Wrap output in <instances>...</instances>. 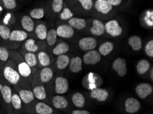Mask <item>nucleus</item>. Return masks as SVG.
<instances>
[{
    "label": "nucleus",
    "instance_id": "1",
    "mask_svg": "<svg viewBox=\"0 0 153 114\" xmlns=\"http://www.w3.org/2000/svg\"><path fill=\"white\" fill-rule=\"evenodd\" d=\"M0 77L10 84L14 89L27 81L21 76L17 66L10 60H8L0 70Z\"/></svg>",
    "mask_w": 153,
    "mask_h": 114
},
{
    "label": "nucleus",
    "instance_id": "2",
    "mask_svg": "<svg viewBox=\"0 0 153 114\" xmlns=\"http://www.w3.org/2000/svg\"><path fill=\"white\" fill-rule=\"evenodd\" d=\"M117 9L112 6L106 0H94L91 15L101 21H108L117 15Z\"/></svg>",
    "mask_w": 153,
    "mask_h": 114
},
{
    "label": "nucleus",
    "instance_id": "3",
    "mask_svg": "<svg viewBox=\"0 0 153 114\" xmlns=\"http://www.w3.org/2000/svg\"><path fill=\"white\" fill-rule=\"evenodd\" d=\"M9 60H12L17 67L19 73L24 79L30 81L36 71L32 69L24 59L18 50H9Z\"/></svg>",
    "mask_w": 153,
    "mask_h": 114
},
{
    "label": "nucleus",
    "instance_id": "4",
    "mask_svg": "<svg viewBox=\"0 0 153 114\" xmlns=\"http://www.w3.org/2000/svg\"><path fill=\"white\" fill-rule=\"evenodd\" d=\"M94 0H65L74 15L79 17L91 15Z\"/></svg>",
    "mask_w": 153,
    "mask_h": 114
},
{
    "label": "nucleus",
    "instance_id": "5",
    "mask_svg": "<svg viewBox=\"0 0 153 114\" xmlns=\"http://www.w3.org/2000/svg\"><path fill=\"white\" fill-rule=\"evenodd\" d=\"M1 79L3 86L0 93V104L1 105L4 112L6 114H13L12 105H11L13 88L1 78Z\"/></svg>",
    "mask_w": 153,
    "mask_h": 114
},
{
    "label": "nucleus",
    "instance_id": "6",
    "mask_svg": "<svg viewBox=\"0 0 153 114\" xmlns=\"http://www.w3.org/2000/svg\"><path fill=\"white\" fill-rule=\"evenodd\" d=\"M24 111L28 114H61L51 104L37 100L25 107Z\"/></svg>",
    "mask_w": 153,
    "mask_h": 114
},
{
    "label": "nucleus",
    "instance_id": "7",
    "mask_svg": "<svg viewBox=\"0 0 153 114\" xmlns=\"http://www.w3.org/2000/svg\"><path fill=\"white\" fill-rule=\"evenodd\" d=\"M29 38V34L23 29H15L11 30L10 37L4 46L9 50H18L21 45Z\"/></svg>",
    "mask_w": 153,
    "mask_h": 114
},
{
    "label": "nucleus",
    "instance_id": "8",
    "mask_svg": "<svg viewBox=\"0 0 153 114\" xmlns=\"http://www.w3.org/2000/svg\"><path fill=\"white\" fill-rule=\"evenodd\" d=\"M22 99L24 109L28 107L35 101L33 92L32 91L30 81H26L15 89Z\"/></svg>",
    "mask_w": 153,
    "mask_h": 114
},
{
    "label": "nucleus",
    "instance_id": "9",
    "mask_svg": "<svg viewBox=\"0 0 153 114\" xmlns=\"http://www.w3.org/2000/svg\"><path fill=\"white\" fill-rule=\"evenodd\" d=\"M104 81L102 76L98 73L90 72L86 74L82 78V85L87 90H92L98 88H101Z\"/></svg>",
    "mask_w": 153,
    "mask_h": 114
},
{
    "label": "nucleus",
    "instance_id": "10",
    "mask_svg": "<svg viewBox=\"0 0 153 114\" xmlns=\"http://www.w3.org/2000/svg\"><path fill=\"white\" fill-rule=\"evenodd\" d=\"M55 73L56 71L53 66L43 67V68H40L37 70L32 78L46 86L52 82L53 79L54 78Z\"/></svg>",
    "mask_w": 153,
    "mask_h": 114
},
{
    "label": "nucleus",
    "instance_id": "11",
    "mask_svg": "<svg viewBox=\"0 0 153 114\" xmlns=\"http://www.w3.org/2000/svg\"><path fill=\"white\" fill-rule=\"evenodd\" d=\"M48 95L50 104L56 110L65 111V112H69L71 111L69 100L65 96L55 94H48Z\"/></svg>",
    "mask_w": 153,
    "mask_h": 114
},
{
    "label": "nucleus",
    "instance_id": "12",
    "mask_svg": "<svg viewBox=\"0 0 153 114\" xmlns=\"http://www.w3.org/2000/svg\"><path fill=\"white\" fill-rule=\"evenodd\" d=\"M30 85L32 91L33 92L36 100L45 102V103L50 104V100L48 99L47 88H46L45 85L34 79V78H32L30 81Z\"/></svg>",
    "mask_w": 153,
    "mask_h": 114
},
{
    "label": "nucleus",
    "instance_id": "13",
    "mask_svg": "<svg viewBox=\"0 0 153 114\" xmlns=\"http://www.w3.org/2000/svg\"><path fill=\"white\" fill-rule=\"evenodd\" d=\"M20 46L26 51L34 53H37L41 51H47L45 41L39 40L34 38H27Z\"/></svg>",
    "mask_w": 153,
    "mask_h": 114
},
{
    "label": "nucleus",
    "instance_id": "14",
    "mask_svg": "<svg viewBox=\"0 0 153 114\" xmlns=\"http://www.w3.org/2000/svg\"><path fill=\"white\" fill-rule=\"evenodd\" d=\"M105 33L110 36L116 38L121 36L123 33V27L116 19H110L104 23Z\"/></svg>",
    "mask_w": 153,
    "mask_h": 114
},
{
    "label": "nucleus",
    "instance_id": "15",
    "mask_svg": "<svg viewBox=\"0 0 153 114\" xmlns=\"http://www.w3.org/2000/svg\"><path fill=\"white\" fill-rule=\"evenodd\" d=\"M88 30L94 36H102L105 33L104 23L98 18H93L88 20Z\"/></svg>",
    "mask_w": 153,
    "mask_h": 114
},
{
    "label": "nucleus",
    "instance_id": "16",
    "mask_svg": "<svg viewBox=\"0 0 153 114\" xmlns=\"http://www.w3.org/2000/svg\"><path fill=\"white\" fill-rule=\"evenodd\" d=\"M53 89L55 94L62 95L68 92L69 86L68 79L61 75H58L53 79Z\"/></svg>",
    "mask_w": 153,
    "mask_h": 114
},
{
    "label": "nucleus",
    "instance_id": "17",
    "mask_svg": "<svg viewBox=\"0 0 153 114\" xmlns=\"http://www.w3.org/2000/svg\"><path fill=\"white\" fill-rule=\"evenodd\" d=\"M65 0H49L48 6L45 9V14L47 13L52 18H58L63 7Z\"/></svg>",
    "mask_w": 153,
    "mask_h": 114
},
{
    "label": "nucleus",
    "instance_id": "18",
    "mask_svg": "<svg viewBox=\"0 0 153 114\" xmlns=\"http://www.w3.org/2000/svg\"><path fill=\"white\" fill-rule=\"evenodd\" d=\"M36 54L38 60L39 68L51 66L54 63L55 60L53 57L54 56L48 51H41Z\"/></svg>",
    "mask_w": 153,
    "mask_h": 114
},
{
    "label": "nucleus",
    "instance_id": "19",
    "mask_svg": "<svg viewBox=\"0 0 153 114\" xmlns=\"http://www.w3.org/2000/svg\"><path fill=\"white\" fill-rule=\"evenodd\" d=\"M112 68L120 77H124L128 73L126 60L124 58L119 57L112 63Z\"/></svg>",
    "mask_w": 153,
    "mask_h": 114
},
{
    "label": "nucleus",
    "instance_id": "20",
    "mask_svg": "<svg viewBox=\"0 0 153 114\" xmlns=\"http://www.w3.org/2000/svg\"><path fill=\"white\" fill-rule=\"evenodd\" d=\"M56 31L58 37L63 39H70L75 34V29L64 22H61L58 25Z\"/></svg>",
    "mask_w": 153,
    "mask_h": 114
},
{
    "label": "nucleus",
    "instance_id": "21",
    "mask_svg": "<svg viewBox=\"0 0 153 114\" xmlns=\"http://www.w3.org/2000/svg\"><path fill=\"white\" fill-rule=\"evenodd\" d=\"M101 59L102 56L98 51V50L96 49L86 51L82 57L83 64L86 65H91V66L98 64L101 61Z\"/></svg>",
    "mask_w": 153,
    "mask_h": 114
},
{
    "label": "nucleus",
    "instance_id": "22",
    "mask_svg": "<svg viewBox=\"0 0 153 114\" xmlns=\"http://www.w3.org/2000/svg\"><path fill=\"white\" fill-rule=\"evenodd\" d=\"M78 45L80 50L83 51H88L96 49L98 46V40L94 37H83L78 40Z\"/></svg>",
    "mask_w": 153,
    "mask_h": 114
},
{
    "label": "nucleus",
    "instance_id": "23",
    "mask_svg": "<svg viewBox=\"0 0 153 114\" xmlns=\"http://www.w3.org/2000/svg\"><path fill=\"white\" fill-rule=\"evenodd\" d=\"M141 104L137 99L128 97L124 101V110L127 113L135 114L140 111Z\"/></svg>",
    "mask_w": 153,
    "mask_h": 114
},
{
    "label": "nucleus",
    "instance_id": "24",
    "mask_svg": "<svg viewBox=\"0 0 153 114\" xmlns=\"http://www.w3.org/2000/svg\"><path fill=\"white\" fill-rule=\"evenodd\" d=\"M18 51H19L21 54H22L25 62H26L32 69L36 71L37 70L39 69V66L38 60H37L36 53L27 52L25 50H24L22 47H21V46H19V48L18 49Z\"/></svg>",
    "mask_w": 153,
    "mask_h": 114
},
{
    "label": "nucleus",
    "instance_id": "25",
    "mask_svg": "<svg viewBox=\"0 0 153 114\" xmlns=\"http://www.w3.org/2000/svg\"><path fill=\"white\" fill-rule=\"evenodd\" d=\"M153 88L148 83H141L135 87V93L140 99H146L152 94Z\"/></svg>",
    "mask_w": 153,
    "mask_h": 114
},
{
    "label": "nucleus",
    "instance_id": "26",
    "mask_svg": "<svg viewBox=\"0 0 153 114\" xmlns=\"http://www.w3.org/2000/svg\"><path fill=\"white\" fill-rule=\"evenodd\" d=\"M64 23L69 25L72 28L78 31H85L88 28V20L83 17H74Z\"/></svg>",
    "mask_w": 153,
    "mask_h": 114
},
{
    "label": "nucleus",
    "instance_id": "27",
    "mask_svg": "<svg viewBox=\"0 0 153 114\" xmlns=\"http://www.w3.org/2000/svg\"><path fill=\"white\" fill-rule=\"evenodd\" d=\"M11 105L13 111V114H24V107L22 99L18 94L17 92L13 88L12 95V102Z\"/></svg>",
    "mask_w": 153,
    "mask_h": 114
},
{
    "label": "nucleus",
    "instance_id": "28",
    "mask_svg": "<svg viewBox=\"0 0 153 114\" xmlns=\"http://www.w3.org/2000/svg\"><path fill=\"white\" fill-rule=\"evenodd\" d=\"M89 96L92 99L96 100L98 102H105L107 101L109 96V92L107 90L102 88H98L96 89L90 90Z\"/></svg>",
    "mask_w": 153,
    "mask_h": 114
},
{
    "label": "nucleus",
    "instance_id": "29",
    "mask_svg": "<svg viewBox=\"0 0 153 114\" xmlns=\"http://www.w3.org/2000/svg\"><path fill=\"white\" fill-rule=\"evenodd\" d=\"M20 24L22 29L26 32L28 34L34 32L36 24L34 19H32L29 15H23L20 19Z\"/></svg>",
    "mask_w": 153,
    "mask_h": 114
},
{
    "label": "nucleus",
    "instance_id": "30",
    "mask_svg": "<svg viewBox=\"0 0 153 114\" xmlns=\"http://www.w3.org/2000/svg\"><path fill=\"white\" fill-rule=\"evenodd\" d=\"M140 22L143 27L147 29H152L153 27V10L147 9L143 12L140 17Z\"/></svg>",
    "mask_w": 153,
    "mask_h": 114
},
{
    "label": "nucleus",
    "instance_id": "31",
    "mask_svg": "<svg viewBox=\"0 0 153 114\" xmlns=\"http://www.w3.org/2000/svg\"><path fill=\"white\" fill-rule=\"evenodd\" d=\"M70 60L71 58L68 54L61 55L56 57V59L55 60L52 66H55V71L56 70L59 71H64L68 67Z\"/></svg>",
    "mask_w": 153,
    "mask_h": 114
},
{
    "label": "nucleus",
    "instance_id": "32",
    "mask_svg": "<svg viewBox=\"0 0 153 114\" xmlns=\"http://www.w3.org/2000/svg\"><path fill=\"white\" fill-rule=\"evenodd\" d=\"M69 51V45L66 42L62 41L59 43H56L52 49L50 51V53L53 56L57 57L61 55L67 54Z\"/></svg>",
    "mask_w": 153,
    "mask_h": 114
},
{
    "label": "nucleus",
    "instance_id": "33",
    "mask_svg": "<svg viewBox=\"0 0 153 114\" xmlns=\"http://www.w3.org/2000/svg\"><path fill=\"white\" fill-rule=\"evenodd\" d=\"M57 38L58 36L56 34V29L52 28L48 30L47 36L45 39V44H46V50L48 52L54 47V45L57 43Z\"/></svg>",
    "mask_w": 153,
    "mask_h": 114
},
{
    "label": "nucleus",
    "instance_id": "34",
    "mask_svg": "<svg viewBox=\"0 0 153 114\" xmlns=\"http://www.w3.org/2000/svg\"><path fill=\"white\" fill-rule=\"evenodd\" d=\"M82 60L80 56L71 57L69 64V69L73 73H78L82 70Z\"/></svg>",
    "mask_w": 153,
    "mask_h": 114
},
{
    "label": "nucleus",
    "instance_id": "35",
    "mask_svg": "<svg viewBox=\"0 0 153 114\" xmlns=\"http://www.w3.org/2000/svg\"><path fill=\"white\" fill-rule=\"evenodd\" d=\"M48 27L43 23H39L35 25L34 33L36 39L39 40L45 41L48 34Z\"/></svg>",
    "mask_w": 153,
    "mask_h": 114
},
{
    "label": "nucleus",
    "instance_id": "36",
    "mask_svg": "<svg viewBox=\"0 0 153 114\" xmlns=\"http://www.w3.org/2000/svg\"><path fill=\"white\" fill-rule=\"evenodd\" d=\"M128 44L134 51H140L143 47V41L140 36L133 35L128 38Z\"/></svg>",
    "mask_w": 153,
    "mask_h": 114
},
{
    "label": "nucleus",
    "instance_id": "37",
    "mask_svg": "<svg viewBox=\"0 0 153 114\" xmlns=\"http://www.w3.org/2000/svg\"><path fill=\"white\" fill-rule=\"evenodd\" d=\"M71 101L74 107L78 109H82L85 106L86 99L80 92H74L71 96Z\"/></svg>",
    "mask_w": 153,
    "mask_h": 114
},
{
    "label": "nucleus",
    "instance_id": "38",
    "mask_svg": "<svg viewBox=\"0 0 153 114\" xmlns=\"http://www.w3.org/2000/svg\"><path fill=\"white\" fill-rule=\"evenodd\" d=\"M115 49V45L112 42L105 41L99 46L98 51L100 54L101 56H107Z\"/></svg>",
    "mask_w": 153,
    "mask_h": 114
},
{
    "label": "nucleus",
    "instance_id": "39",
    "mask_svg": "<svg viewBox=\"0 0 153 114\" xmlns=\"http://www.w3.org/2000/svg\"><path fill=\"white\" fill-rule=\"evenodd\" d=\"M151 64L148 60L146 59L140 60L136 65V71L140 75H144L151 68Z\"/></svg>",
    "mask_w": 153,
    "mask_h": 114
},
{
    "label": "nucleus",
    "instance_id": "40",
    "mask_svg": "<svg viewBox=\"0 0 153 114\" xmlns=\"http://www.w3.org/2000/svg\"><path fill=\"white\" fill-rule=\"evenodd\" d=\"M74 16H75V15H74L73 12L69 9L65 2H64L62 10L59 15V17H58L59 20L61 22H66L67 21L74 17Z\"/></svg>",
    "mask_w": 153,
    "mask_h": 114
},
{
    "label": "nucleus",
    "instance_id": "41",
    "mask_svg": "<svg viewBox=\"0 0 153 114\" xmlns=\"http://www.w3.org/2000/svg\"><path fill=\"white\" fill-rule=\"evenodd\" d=\"M11 29L7 25L0 23V40L1 42V45H5L8 42L10 37Z\"/></svg>",
    "mask_w": 153,
    "mask_h": 114
},
{
    "label": "nucleus",
    "instance_id": "42",
    "mask_svg": "<svg viewBox=\"0 0 153 114\" xmlns=\"http://www.w3.org/2000/svg\"><path fill=\"white\" fill-rule=\"evenodd\" d=\"M29 16L32 18V19H35V20L42 19V18L45 17V9L43 8H41V7L33 8L32 10L30 11Z\"/></svg>",
    "mask_w": 153,
    "mask_h": 114
},
{
    "label": "nucleus",
    "instance_id": "43",
    "mask_svg": "<svg viewBox=\"0 0 153 114\" xmlns=\"http://www.w3.org/2000/svg\"><path fill=\"white\" fill-rule=\"evenodd\" d=\"M9 60V49L3 45L0 46V70Z\"/></svg>",
    "mask_w": 153,
    "mask_h": 114
},
{
    "label": "nucleus",
    "instance_id": "44",
    "mask_svg": "<svg viewBox=\"0 0 153 114\" xmlns=\"http://www.w3.org/2000/svg\"><path fill=\"white\" fill-rule=\"evenodd\" d=\"M1 23L9 27L15 25V23H16V18L15 15L13 13H11V12L6 13L5 15H4Z\"/></svg>",
    "mask_w": 153,
    "mask_h": 114
},
{
    "label": "nucleus",
    "instance_id": "45",
    "mask_svg": "<svg viewBox=\"0 0 153 114\" xmlns=\"http://www.w3.org/2000/svg\"><path fill=\"white\" fill-rule=\"evenodd\" d=\"M3 8L7 10H13L17 8V2L16 0H1Z\"/></svg>",
    "mask_w": 153,
    "mask_h": 114
},
{
    "label": "nucleus",
    "instance_id": "46",
    "mask_svg": "<svg viewBox=\"0 0 153 114\" xmlns=\"http://www.w3.org/2000/svg\"><path fill=\"white\" fill-rule=\"evenodd\" d=\"M144 52L148 57H153V40H148L144 47Z\"/></svg>",
    "mask_w": 153,
    "mask_h": 114
},
{
    "label": "nucleus",
    "instance_id": "47",
    "mask_svg": "<svg viewBox=\"0 0 153 114\" xmlns=\"http://www.w3.org/2000/svg\"><path fill=\"white\" fill-rule=\"evenodd\" d=\"M111 6L114 7L116 9L122 8L126 4L124 0H106Z\"/></svg>",
    "mask_w": 153,
    "mask_h": 114
},
{
    "label": "nucleus",
    "instance_id": "48",
    "mask_svg": "<svg viewBox=\"0 0 153 114\" xmlns=\"http://www.w3.org/2000/svg\"><path fill=\"white\" fill-rule=\"evenodd\" d=\"M69 114H91L90 111L87 110H85V109H74V110H71Z\"/></svg>",
    "mask_w": 153,
    "mask_h": 114
},
{
    "label": "nucleus",
    "instance_id": "49",
    "mask_svg": "<svg viewBox=\"0 0 153 114\" xmlns=\"http://www.w3.org/2000/svg\"><path fill=\"white\" fill-rule=\"evenodd\" d=\"M149 72V78H150V81H153V67L152 66H151V68H150V71H148Z\"/></svg>",
    "mask_w": 153,
    "mask_h": 114
},
{
    "label": "nucleus",
    "instance_id": "50",
    "mask_svg": "<svg viewBox=\"0 0 153 114\" xmlns=\"http://www.w3.org/2000/svg\"><path fill=\"white\" fill-rule=\"evenodd\" d=\"M3 9H4V8H3V6H2V4H1V2H0V15H1L2 11H3Z\"/></svg>",
    "mask_w": 153,
    "mask_h": 114
},
{
    "label": "nucleus",
    "instance_id": "51",
    "mask_svg": "<svg viewBox=\"0 0 153 114\" xmlns=\"http://www.w3.org/2000/svg\"><path fill=\"white\" fill-rule=\"evenodd\" d=\"M2 86H3V83H2V81L0 78V93H1V90L2 89Z\"/></svg>",
    "mask_w": 153,
    "mask_h": 114
},
{
    "label": "nucleus",
    "instance_id": "52",
    "mask_svg": "<svg viewBox=\"0 0 153 114\" xmlns=\"http://www.w3.org/2000/svg\"><path fill=\"white\" fill-rule=\"evenodd\" d=\"M0 114H5V113H4V111H2L1 110V111H0Z\"/></svg>",
    "mask_w": 153,
    "mask_h": 114
},
{
    "label": "nucleus",
    "instance_id": "53",
    "mask_svg": "<svg viewBox=\"0 0 153 114\" xmlns=\"http://www.w3.org/2000/svg\"><path fill=\"white\" fill-rule=\"evenodd\" d=\"M1 45V40H0V46Z\"/></svg>",
    "mask_w": 153,
    "mask_h": 114
},
{
    "label": "nucleus",
    "instance_id": "54",
    "mask_svg": "<svg viewBox=\"0 0 153 114\" xmlns=\"http://www.w3.org/2000/svg\"><path fill=\"white\" fill-rule=\"evenodd\" d=\"M24 114H28V113H24Z\"/></svg>",
    "mask_w": 153,
    "mask_h": 114
},
{
    "label": "nucleus",
    "instance_id": "55",
    "mask_svg": "<svg viewBox=\"0 0 153 114\" xmlns=\"http://www.w3.org/2000/svg\"><path fill=\"white\" fill-rule=\"evenodd\" d=\"M68 114H69V113H68Z\"/></svg>",
    "mask_w": 153,
    "mask_h": 114
}]
</instances>
